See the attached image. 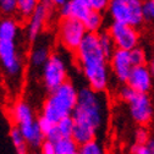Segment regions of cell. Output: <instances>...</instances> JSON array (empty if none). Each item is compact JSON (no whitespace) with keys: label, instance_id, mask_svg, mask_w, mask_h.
<instances>
[{"label":"cell","instance_id":"1","mask_svg":"<svg viewBox=\"0 0 154 154\" xmlns=\"http://www.w3.org/2000/svg\"><path fill=\"white\" fill-rule=\"evenodd\" d=\"M72 118L75 121L72 140L77 144L83 146L97 140V134L105 126L108 118V102L104 93L95 92L88 86L81 87Z\"/></svg>","mask_w":154,"mask_h":154},{"label":"cell","instance_id":"2","mask_svg":"<svg viewBox=\"0 0 154 154\" xmlns=\"http://www.w3.org/2000/svg\"><path fill=\"white\" fill-rule=\"evenodd\" d=\"M76 57L80 64L88 87L95 92H104L109 86L108 57L105 56L98 34L87 33L80 48L76 50Z\"/></svg>","mask_w":154,"mask_h":154},{"label":"cell","instance_id":"3","mask_svg":"<svg viewBox=\"0 0 154 154\" xmlns=\"http://www.w3.org/2000/svg\"><path fill=\"white\" fill-rule=\"evenodd\" d=\"M77 95L79 89H76L72 82L67 81L54 92L48 93V97L43 102L39 116L54 125L66 116H72L77 104Z\"/></svg>","mask_w":154,"mask_h":154},{"label":"cell","instance_id":"4","mask_svg":"<svg viewBox=\"0 0 154 154\" xmlns=\"http://www.w3.org/2000/svg\"><path fill=\"white\" fill-rule=\"evenodd\" d=\"M108 12L112 22L138 27L144 21L143 3L140 0H111Z\"/></svg>","mask_w":154,"mask_h":154},{"label":"cell","instance_id":"5","mask_svg":"<svg viewBox=\"0 0 154 154\" xmlns=\"http://www.w3.org/2000/svg\"><path fill=\"white\" fill-rule=\"evenodd\" d=\"M42 81L48 93L54 92L69 81L66 63L59 53H51L47 64L42 69Z\"/></svg>","mask_w":154,"mask_h":154},{"label":"cell","instance_id":"6","mask_svg":"<svg viewBox=\"0 0 154 154\" xmlns=\"http://www.w3.org/2000/svg\"><path fill=\"white\" fill-rule=\"evenodd\" d=\"M87 33L83 22L73 18H61L57 27V38L61 45L75 53L82 44Z\"/></svg>","mask_w":154,"mask_h":154},{"label":"cell","instance_id":"7","mask_svg":"<svg viewBox=\"0 0 154 154\" xmlns=\"http://www.w3.org/2000/svg\"><path fill=\"white\" fill-rule=\"evenodd\" d=\"M0 63L10 79H17L22 76L23 61L20 51L17 49L16 41H3L0 39Z\"/></svg>","mask_w":154,"mask_h":154},{"label":"cell","instance_id":"8","mask_svg":"<svg viewBox=\"0 0 154 154\" xmlns=\"http://www.w3.org/2000/svg\"><path fill=\"white\" fill-rule=\"evenodd\" d=\"M54 9H56L54 3L49 2V0H43V2L38 3L35 11L28 18L26 27V37L31 43H34L38 39V37H39L42 29L44 28L47 21L49 20Z\"/></svg>","mask_w":154,"mask_h":154},{"label":"cell","instance_id":"9","mask_svg":"<svg viewBox=\"0 0 154 154\" xmlns=\"http://www.w3.org/2000/svg\"><path fill=\"white\" fill-rule=\"evenodd\" d=\"M108 32L112 38L115 47L119 50L131 51L138 45L140 34L138 31L132 26L119 22H111L108 28Z\"/></svg>","mask_w":154,"mask_h":154},{"label":"cell","instance_id":"10","mask_svg":"<svg viewBox=\"0 0 154 154\" xmlns=\"http://www.w3.org/2000/svg\"><path fill=\"white\" fill-rule=\"evenodd\" d=\"M127 104L131 118L136 124L141 126H146L152 121L154 109L148 94L134 92L132 97L127 100Z\"/></svg>","mask_w":154,"mask_h":154},{"label":"cell","instance_id":"11","mask_svg":"<svg viewBox=\"0 0 154 154\" xmlns=\"http://www.w3.org/2000/svg\"><path fill=\"white\" fill-rule=\"evenodd\" d=\"M133 70L130 51L116 49L110 57V71L114 77L121 83H126Z\"/></svg>","mask_w":154,"mask_h":154},{"label":"cell","instance_id":"12","mask_svg":"<svg viewBox=\"0 0 154 154\" xmlns=\"http://www.w3.org/2000/svg\"><path fill=\"white\" fill-rule=\"evenodd\" d=\"M152 83H153L152 71L147 65H144V66L133 67L126 82V86H128L131 89H133L137 93L148 94V92L152 88Z\"/></svg>","mask_w":154,"mask_h":154},{"label":"cell","instance_id":"13","mask_svg":"<svg viewBox=\"0 0 154 154\" xmlns=\"http://www.w3.org/2000/svg\"><path fill=\"white\" fill-rule=\"evenodd\" d=\"M61 18H73L83 22L93 11L91 0H67L66 4L57 9Z\"/></svg>","mask_w":154,"mask_h":154},{"label":"cell","instance_id":"14","mask_svg":"<svg viewBox=\"0 0 154 154\" xmlns=\"http://www.w3.org/2000/svg\"><path fill=\"white\" fill-rule=\"evenodd\" d=\"M10 115H11V119H12L15 126H17V127L37 121L32 106L25 100L16 102L11 108Z\"/></svg>","mask_w":154,"mask_h":154},{"label":"cell","instance_id":"15","mask_svg":"<svg viewBox=\"0 0 154 154\" xmlns=\"http://www.w3.org/2000/svg\"><path fill=\"white\" fill-rule=\"evenodd\" d=\"M22 133L23 138L26 140L28 147L31 149H39L42 147V144L45 141V137L43 132L39 128V125H38L37 121L28 124V125H23L18 127Z\"/></svg>","mask_w":154,"mask_h":154},{"label":"cell","instance_id":"16","mask_svg":"<svg viewBox=\"0 0 154 154\" xmlns=\"http://www.w3.org/2000/svg\"><path fill=\"white\" fill-rule=\"evenodd\" d=\"M51 53L48 45L39 44L33 47L29 54V65L33 69H43L44 65L47 64L48 59L50 57Z\"/></svg>","mask_w":154,"mask_h":154},{"label":"cell","instance_id":"17","mask_svg":"<svg viewBox=\"0 0 154 154\" xmlns=\"http://www.w3.org/2000/svg\"><path fill=\"white\" fill-rule=\"evenodd\" d=\"M20 25L15 18H2L0 20V39L3 41H17Z\"/></svg>","mask_w":154,"mask_h":154},{"label":"cell","instance_id":"18","mask_svg":"<svg viewBox=\"0 0 154 154\" xmlns=\"http://www.w3.org/2000/svg\"><path fill=\"white\" fill-rule=\"evenodd\" d=\"M9 136H10L11 143L15 147L16 154H29V147H28L26 140L23 138L20 128H18L17 126H12L10 128Z\"/></svg>","mask_w":154,"mask_h":154},{"label":"cell","instance_id":"19","mask_svg":"<svg viewBox=\"0 0 154 154\" xmlns=\"http://www.w3.org/2000/svg\"><path fill=\"white\" fill-rule=\"evenodd\" d=\"M103 22H104L103 14L92 11V12L88 15V17L83 21V25H85V27H86V29H87L88 33L98 34L99 32H102Z\"/></svg>","mask_w":154,"mask_h":154},{"label":"cell","instance_id":"20","mask_svg":"<svg viewBox=\"0 0 154 154\" xmlns=\"http://www.w3.org/2000/svg\"><path fill=\"white\" fill-rule=\"evenodd\" d=\"M98 39L100 43V47L105 54V56L110 60V57L112 56V54L116 50V47H115V43L112 41V38L110 35V33L108 31H102L98 33Z\"/></svg>","mask_w":154,"mask_h":154},{"label":"cell","instance_id":"21","mask_svg":"<svg viewBox=\"0 0 154 154\" xmlns=\"http://www.w3.org/2000/svg\"><path fill=\"white\" fill-rule=\"evenodd\" d=\"M38 0H17V15L22 18H29L38 6Z\"/></svg>","mask_w":154,"mask_h":154},{"label":"cell","instance_id":"22","mask_svg":"<svg viewBox=\"0 0 154 154\" xmlns=\"http://www.w3.org/2000/svg\"><path fill=\"white\" fill-rule=\"evenodd\" d=\"M56 154H79L80 146L72 138H61L55 143Z\"/></svg>","mask_w":154,"mask_h":154},{"label":"cell","instance_id":"23","mask_svg":"<svg viewBox=\"0 0 154 154\" xmlns=\"http://www.w3.org/2000/svg\"><path fill=\"white\" fill-rule=\"evenodd\" d=\"M57 131H59L61 138H72L75 131V121L72 116H66L61 119L56 124Z\"/></svg>","mask_w":154,"mask_h":154},{"label":"cell","instance_id":"24","mask_svg":"<svg viewBox=\"0 0 154 154\" xmlns=\"http://www.w3.org/2000/svg\"><path fill=\"white\" fill-rule=\"evenodd\" d=\"M79 154H106V150L100 141L94 140L83 146H80Z\"/></svg>","mask_w":154,"mask_h":154},{"label":"cell","instance_id":"25","mask_svg":"<svg viewBox=\"0 0 154 154\" xmlns=\"http://www.w3.org/2000/svg\"><path fill=\"white\" fill-rule=\"evenodd\" d=\"M0 15L4 18H12L17 15V0H0Z\"/></svg>","mask_w":154,"mask_h":154},{"label":"cell","instance_id":"26","mask_svg":"<svg viewBox=\"0 0 154 154\" xmlns=\"http://www.w3.org/2000/svg\"><path fill=\"white\" fill-rule=\"evenodd\" d=\"M130 56H131V61L133 67L136 66H144L146 65V60H147V55L144 53V50L142 48H134L133 50L130 51Z\"/></svg>","mask_w":154,"mask_h":154},{"label":"cell","instance_id":"27","mask_svg":"<svg viewBox=\"0 0 154 154\" xmlns=\"http://www.w3.org/2000/svg\"><path fill=\"white\" fill-rule=\"evenodd\" d=\"M133 138H134V144H148L150 142L149 141V131L144 126H140L134 131Z\"/></svg>","mask_w":154,"mask_h":154},{"label":"cell","instance_id":"28","mask_svg":"<svg viewBox=\"0 0 154 154\" xmlns=\"http://www.w3.org/2000/svg\"><path fill=\"white\" fill-rule=\"evenodd\" d=\"M132 154H153L154 153V141L148 144H133L131 149Z\"/></svg>","mask_w":154,"mask_h":154},{"label":"cell","instance_id":"29","mask_svg":"<svg viewBox=\"0 0 154 154\" xmlns=\"http://www.w3.org/2000/svg\"><path fill=\"white\" fill-rule=\"evenodd\" d=\"M109 4L110 2H108V0H91L92 10L95 12H100V14H103L105 10L109 9Z\"/></svg>","mask_w":154,"mask_h":154},{"label":"cell","instance_id":"30","mask_svg":"<svg viewBox=\"0 0 154 154\" xmlns=\"http://www.w3.org/2000/svg\"><path fill=\"white\" fill-rule=\"evenodd\" d=\"M143 14H144V20L154 21V0L143 3Z\"/></svg>","mask_w":154,"mask_h":154},{"label":"cell","instance_id":"31","mask_svg":"<svg viewBox=\"0 0 154 154\" xmlns=\"http://www.w3.org/2000/svg\"><path fill=\"white\" fill-rule=\"evenodd\" d=\"M37 122H38V125H39V128H41V131L43 132L44 137H45V134H47V133L55 126L54 124H51L50 121H48L47 119H44V118H42V116H38Z\"/></svg>","mask_w":154,"mask_h":154},{"label":"cell","instance_id":"32","mask_svg":"<svg viewBox=\"0 0 154 154\" xmlns=\"http://www.w3.org/2000/svg\"><path fill=\"white\" fill-rule=\"evenodd\" d=\"M39 154H56V147L55 143L50 141H44L42 147L39 148Z\"/></svg>","mask_w":154,"mask_h":154},{"label":"cell","instance_id":"33","mask_svg":"<svg viewBox=\"0 0 154 154\" xmlns=\"http://www.w3.org/2000/svg\"><path fill=\"white\" fill-rule=\"evenodd\" d=\"M148 67H149V70L152 71V72H154V56L152 57V59L149 60V64H148Z\"/></svg>","mask_w":154,"mask_h":154},{"label":"cell","instance_id":"34","mask_svg":"<svg viewBox=\"0 0 154 154\" xmlns=\"http://www.w3.org/2000/svg\"><path fill=\"white\" fill-rule=\"evenodd\" d=\"M0 20H2V18H0Z\"/></svg>","mask_w":154,"mask_h":154}]
</instances>
